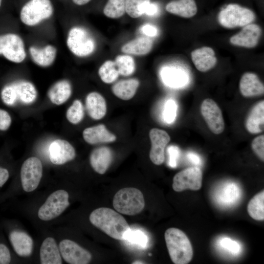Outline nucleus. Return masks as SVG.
<instances>
[{
  "label": "nucleus",
  "mask_w": 264,
  "mask_h": 264,
  "mask_svg": "<svg viewBox=\"0 0 264 264\" xmlns=\"http://www.w3.org/2000/svg\"><path fill=\"white\" fill-rule=\"evenodd\" d=\"M91 223L111 238L124 241L131 228L125 218L115 211L100 207L90 214Z\"/></svg>",
  "instance_id": "1"
},
{
  "label": "nucleus",
  "mask_w": 264,
  "mask_h": 264,
  "mask_svg": "<svg viewBox=\"0 0 264 264\" xmlns=\"http://www.w3.org/2000/svg\"><path fill=\"white\" fill-rule=\"evenodd\" d=\"M165 240L172 261L175 264H187L192 260L193 251L186 235L181 230L170 228L164 234Z\"/></svg>",
  "instance_id": "2"
},
{
  "label": "nucleus",
  "mask_w": 264,
  "mask_h": 264,
  "mask_svg": "<svg viewBox=\"0 0 264 264\" xmlns=\"http://www.w3.org/2000/svg\"><path fill=\"white\" fill-rule=\"evenodd\" d=\"M114 208L121 214L133 216L140 213L145 206L142 193L133 187L123 188L117 191L113 198Z\"/></svg>",
  "instance_id": "3"
},
{
  "label": "nucleus",
  "mask_w": 264,
  "mask_h": 264,
  "mask_svg": "<svg viewBox=\"0 0 264 264\" xmlns=\"http://www.w3.org/2000/svg\"><path fill=\"white\" fill-rule=\"evenodd\" d=\"M53 11L50 0H30L22 7L20 18L24 24L33 26L49 19Z\"/></svg>",
  "instance_id": "4"
},
{
  "label": "nucleus",
  "mask_w": 264,
  "mask_h": 264,
  "mask_svg": "<svg viewBox=\"0 0 264 264\" xmlns=\"http://www.w3.org/2000/svg\"><path fill=\"white\" fill-rule=\"evenodd\" d=\"M255 19V15L251 10L235 3L228 4L218 15L219 23L226 28L243 27Z\"/></svg>",
  "instance_id": "5"
},
{
  "label": "nucleus",
  "mask_w": 264,
  "mask_h": 264,
  "mask_svg": "<svg viewBox=\"0 0 264 264\" xmlns=\"http://www.w3.org/2000/svg\"><path fill=\"white\" fill-rule=\"evenodd\" d=\"M69 50L80 57L91 54L95 49V42L90 34L84 28L75 26L71 28L66 39Z\"/></svg>",
  "instance_id": "6"
},
{
  "label": "nucleus",
  "mask_w": 264,
  "mask_h": 264,
  "mask_svg": "<svg viewBox=\"0 0 264 264\" xmlns=\"http://www.w3.org/2000/svg\"><path fill=\"white\" fill-rule=\"evenodd\" d=\"M69 195L64 190L51 194L38 212L39 218L44 221L54 219L60 216L69 205Z\"/></svg>",
  "instance_id": "7"
},
{
  "label": "nucleus",
  "mask_w": 264,
  "mask_h": 264,
  "mask_svg": "<svg viewBox=\"0 0 264 264\" xmlns=\"http://www.w3.org/2000/svg\"><path fill=\"white\" fill-rule=\"evenodd\" d=\"M0 55L15 63L24 61L26 53L22 38L12 33L0 35Z\"/></svg>",
  "instance_id": "8"
},
{
  "label": "nucleus",
  "mask_w": 264,
  "mask_h": 264,
  "mask_svg": "<svg viewBox=\"0 0 264 264\" xmlns=\"http://www.w3.org/2000/svg\"><path fill=\"white\" fill-rule=\"evenodd\" d=\"M43 174V166L40 160L31 157L25 160L21 169V180L23 190L30 192L38 186Z\"/></svg>",
  "instance_id": "9"
},
{
  "label": "nucleus",
  "mask_w": 264,
  "mask_h": 264,
  "mask_svg": "<svg viewBox=\"0 0 264 264\" xmlns=\"http://www.w3.org/2000/svg\"><path fill=\"white\" fill-rule=\"evenodd\" d=\"M202 173L197 167L186 168L174 176L172 187L176 192H181L186 189L198 190L202 186Z\"/></svg>",
  "instance_id": "10"
},
{
  "label": "nucleus",
  "mask_w": 264,
  "mask_h": 264,
  "mask_svg": "<svg viewBox=\"0 0 264 264\" xmlns=\"http://www.w3.org/2000/svg\"><path fill=\"white\" fill-rule=\"evenodd\" d=\"M201 113L210 131L219 134L224 129V122L221 110L217 104L211 99L204 100L200 107Z\"/></svg>",
  "instance_id": "11"
},
{
  "label": "nucleus",
  "mask_w": 264,
  "mask_h": 264,
  "mask_svg": "<svg viewBox=\"0 0 264 264\" xmlns=\"http://www.w3.org/2000/svg\"><path fill=\"white\" fill-rule=\"evenodd\" d=\"M59 250L64 260L70 264H87L92 259L89 252L70 240H62L59 243Z\"/></svg>",
  "instance_id": "12"
},
{
  "label": "nucleus",
  "mask_w": 264,
  "mask_h": 264,
  "mask_svg": "<svg viewBox=\"0 0 264 264\" xmlns=\"http://www.w3.org/2000/svg\"><path fill=\"white\" fill-rule=\"evenodd\" d=\"M149 136L152 143L150 158L154 164L161 165L164 161V149L170 137L166 132L157 128L151 130Z\"/></svg>",
  "instance_id": "13"
},
{
  "label": "nucleus",
  "mask_w": 264,
  "mask_h": 264,
  "mask_svg": "<svg viewBox=\"0 0 264 264\" xmlns=\"http://www.w3.org/2000/svg\"><path fill=\"white\" fill-rule=\"evenodd\" d=\"M262 31L256 24L250 23L230 38V43L236 46L246 48L255 47L259 43Z\"/></svg>",
  "instance_id": "14"
},
{
  "label": "nucleus",
  "mask_w": 264,
  "mask_h": 264,
  "mask_svg": "<svg viewBox=\"0 0 264 264\" xmlns=\"http://www.w3.org/2000/svg\"><path fill=\"white\" fill-rule=\"evenodd\" d=\"M76 155L73 146L67 141L56 139L49 147V157L55 165H62L73 160Z\"/></svg>",
  "instance_id": "15"
},
{
  "label": "nucleus",
  "mask_w": 264,
  "mask_h": 264,
  "mask_svg": "<svg viewBox=\"0 0 264 264\" xmlns=\"http://www.w3.org/2000/svg\"><path fill=\"white\" fill-rule=\"evenodd\" d=\"M191 59L197 69L201 72H206L216 65L217 59L213 49L203 46L192 51Z\"/></svg>",
  "instance_id": "16"
},
{
  "label": "nucleus",
  "mask_w": 264,
  "mask_h": 264,
  "mask_svg": "<svg viewBox=\"0 0 264 264\" xmlns=\"http://www.w3.org/2000/svg\"><path fill=\"white\" fill-rule=\"evenodd\" d=\"M9 240L15 252L20 256H29L33 250V242L25 232L17 230L10 231Z\"/></svg>",
  "instance_id": "17"
},
{
  "label": "nucleus",
  "mask_w": 264,
  "mask_h": 264,
  "mask_svg": "<svg viewBox=\"0 0 264 264\" xmlns=\"http://www.w3.org/2000/svg\"><path fill=\"white\" fill-rule=\"evenodd\" d=\"M239 88L242 95L249 97L264 94V86L258 76L252 72L244 73L240 81Z\"/></svg>",
  "instance_id": "18"
},
{
  "label": "nucleus",
  "mask_w": 264,
  "mask_h": 264,
  "mask_svg": "<svg viewBox=\"0 0 264 264\" xmlns=\"http://www.w3.org/2000/svg\"><path fill=\"white\" fill-rule=\"evenodd\" d=\"M33 62L42 67H48L55 61L57 54L56 48L52 44L41 47L31 46L29 48Z\"/></svg>",
  "instance_id": "19"
},
{
  "label": "nucleus",
  "mask_w": 264,
  "mask_h": 264,
  "mask_svg": "<svg viewBox=\"0 0 264 264\" xmlns=\"http://www.w3.org/2000/svg\"><path fill=\"white\" fill-rule=\"evenodd\" d=\"M111 150L107 147L94 149L90 155V163L93 170L99 174L106 173L112 160Z\"/></svg>",
  "instance_id": "20"
},
{
  "label": "nucleus",
  "mask_w": 264,
  "mask_h": 264,
  "mask_svg": "<svg viewBox=\"0 0 264 264\" xmlns=\"http://www.w3.org/2000/svg\"><path fill=\"white\" fill-rule=\"evenodd\" d=\"M42 264H61L62 258L60 250L55 239L48 237L44 240L40 251Z\"/></svg>",
  "instance_id": "21"
},
{
  "label": "nucleus",
  "mask_w": 264,
  "mask_h": 264,
  "mask_svg": "<svg viewBox=\"0 0 264 264\" xmlns=\"http://www.w3.org/2000/svg\"><path fill=\"white\" fill-rule=\"evenodd\" d=\"M241 194L240 187L235 183L230 182L220 187L217 191L215 198L219 204L229 206L239 200Z\"/></svg>",
  "instance_id": "22"
},
{
  "label": "nucleus",
  "mask_w": 264,
  "mask_h": 264,
  "mask_svg": "<svg viewBox=\"0 0 264 264\" xmlns=\"http://www.w3.org/2000/svg\"><path fill=\"white\" fill-rule=\"evenodd\" d=\"M83 136L90 144L111 142L116 140L115 135L108 131L103 124L86 128L83 131Z\"/></svg>",
  "instance_id": "23"
},
{
  "label": "nucleus",
  "mask_w": 264,
  "mask_h": 264,
  "mask_svg": "<svg viewBox=\"0 0 264 264\" xmlns=\"http://www.w3.org/2000/svg\"><path fill=\"white\" fill-rule=\"evenodd\" d=\"M86 107L88 115L93 119H101L106 113L107 106L105 100L98 92H92L87 95Z\"/></svg>",
  "instance_id": "24"
},
{
  "label": "nucleus",
  "mask_w": 264,
  "mask_h": 264,
  "mask_svg": "<svg viewBox=\"0 0 264 264\" xmlns=\"http://www.w3.org/2000/svg\"><path fill=\"white\" fill-rule=\"evenodd\" d=\"M247 130L251 133L257 134L264 130V101L257 104L251 110L245 123Z\"/></svg>",
  "instance_id": "25"
},
{
  "label": "nucleus",
  "mask_w": 264,
  "mask_h": 264,
  "mask_svg": "<svg viewBox=\"0 0 264 264\" xmlns=\"http://www.w3.org/2000/svg\"><path fill=\"white\" fill-rule=\"evenodd\" d=\"M197 9L195 0H174L166 6V10L168 12L185 18L195 16Z\"/></svg>",
  "instance_id": "26"
},
{
  "label": "nucleus",
  "mask_w": 264,
  "mask_h": 264,
  "mask_svg": "<svg viewBox=\"0 0 264 264\" xmlns=\"http://www.w3.org/2000/svg\"><path fill=\"white\" fill-rule=\"evenodd\" d=\"M163 82L167 86L178 88L187 83L188 76L182 69L175 67H165L161 71Z\"/></svg>",
  "instance_id": "27"
},
{
  "label": "nucleus",
  "mask_w": 264,
  "mask_h": 264,
  "mask_svg": "<svg viewBox=\"0 0 264 264\" xmlns=\"http://www.w3.org/2000/svg\"><path fill=\"white\" fill-rule=\"evenodd\" d=\"M71 92V86L69 82L62 80L55 83L50 88L48 95L52 103L59 105L69 99Z\"/></svg>",
  "instance_id": "28"
},
{
  "label": "nucleus",
  "mask_w": 264,
  "mask_h": 264,
  "mask_svg": "<svg viewBox=\"0 0 264 264\" xmlns=\"http://www.w3.org/2000/svg\"><path fill=\"white\" fill-rule=\"evenodd\" d=\"M152 40L148 37H139L124 44L121 51L127 54L144 55L149 53L153 47Z\"/></svg>",
  "instance_id": "29"
},
{
  "label": "nucleus",
  "mask_w": 264,
  "mask_h": 264,
  "mask_svg": "<svg viewBox=\"0 0 264 264\" xmlns=\"http://www.w3.org/2000/svg\"><path fill=\"white\" fill-rule=\"evenodd\" d=\"M18 101L24 104L33 103L36 99L37 92L33 84L26 81H20L12 83Z\"/></svg>",
  "instance_id": "30"
},
{
  "label": "nucleus",
  "mask_w": 264,
  "mask_h": 264,
  "mask_svg": "<svg viewBox=\"0 0 264 264\" xmlns=\"http://www.w3.org/2000/svg\"><path fill=\"white\" fill-rule=\"evenodd\" d=\"M139 85L138 80L135 79L122 80L112 86V91L118 98L124 100H128L133 97Z\"/></svg>",
  "instance_id": "31"
},
{
  "label": "nucleus",
  "mask_w": 264,
  "mask_h": 264,
  "mask_svg": "<svg viewBox=\"0 0 264 264\" xmlns=\"http://www.w3.org/2000/svg\"><path fill=\"white\" fill-rule=\"evenodd\" d=\"M249 216L257 220H264V191L256 195L249 201L247 205Z\"/></svg>",
  "instance_id": "32"
},
{
  "label": "nucleus",
  "mask_w": 264,
  "mask_h": 264,
  "mask_svg": "<svg viewBox=\"0 0 264 264\" xmlns=\"http://www.w3.org/2000/svg\"><path fill=\"white\" fill-rule=\"evenodd\" d=\"M98 73L102 81L107 84L115 81L119 75L115 62L110 60L103 64L99 69Z\"/></svg>",
  "instance_id": "33"
},
{
  "label": "nucleus",
  "mask_w": 264,
  "mask_h": 264,
  "mask_svg": "<svg viewBox=\"0 0 264 264\" xmlns=\"http://www.w3.org/2000/svg\"><path fill=\"white\" fill-rule=\"evenodd\" d=\"M119 74L123 76L132 75L135 69L134 61L132 57L127 55H118L114 61Z\"/></svg>",
  "instance_id": "34"
},
{
  "label": "nucleus",
  "mask_w": 264,
  "mask_h": 264,
  "mask_svg": "<svg viewBox=\"0 0 264 264\" xmlns=\"http://www.w3.org/2000/svg\"><path fill=\"white\" fill-rule=\"evenodd\" d=\"M107 17L117 19L122 17L125 12V0H108L104 10Z\"/></svg>",
  "instance_id": "35"
},
{
  "label": "nucleus",
  "mask_w": 264,
  "mask_h": 264,
  "mask_svg": "<svg viewBox=\"0 0 264 264\" xmlns=\"http://www.w3.org/2000/svg\"><path fill=\"white\" fill-rule=\"evenodd\" d=\"M124 240L139 248L144 249L148 246V236L141 230L131 229Z\"/></svg>",
  "instance_id": "36"
},
{
  "label": "nucleus",
  "mask_w": 264,
  "mask_h": 264,
  "mask_svg": "<svg viewBox=\"0 0 264 264\" xmlns=\"http://www.w3.org/2000/svg\"><path fill=\"white\" fill-rule=\"evenodd\" d=\"M84 115V108L81 102L75 100L66 111V118L69 122L73 124L79 123Z\"/></svg>",
  "instance_id": "37"
},
{
  "label": "nucleus",
  "mask_w": 264,
  "mask_h": 264,
  "mask_svg": "<svg viewBox=\"0 0 264 264\" xmlns=\"http://www.w3.org/2000/svg\"><path fill=\"white\" fill-rule=\"evenodd\" d=\"M176 110L177 105L174 100L169 99L166 101L163 113V118L166 123L171 124L175 121L176 116Z\"/></svg>",
  "instance_id": "38"
},
{
  "label": "nucleus",
  "mask_w": 264,
  "mask_h": 264,
  "mask_svg": "<svg viewBox=\"0 0 264 264\" xmlns=\"http://www.w3.org/2000/svg\"><path fill=\"white\" fill-rule=\"evenodd\" d=\"M1 97L2 101L9 106L13 105L18 101L12 83L3 87L1 92Z\"/></svg>",
  "instance_id": "39"
},
{
  "label": "nucleus",
  "mask_w": 264,
  "mask_h": 264,
  "mask_svg": "<svg viewBox=\"0 0 264 264\" xmlns=\"http://www.w3.org/2000/svg\"><path fill=\"white\" fill-rule=\"evenodd\" d=\"M219 244L223 249L233 255H238L241 251L240 244L229 238H221L219 241Z\"/></svg>",
  "instance_id": "40"
},
{
  "label": "nucleus",
  "mask_w": 264,
  "mask_h": 264,
  "mask_svg": "<svg viewBox=\"0 0 264 264\" xmlns=\"http://www.w3.org/2000/svg\"><path fill=\"white\" fill-rule=\"evenodd\" d=\"M143 0H125V11L132 18H137L142 14L140 7Z\"/></svg>",
  "instance_id": "41"
},
{
  "label": "nucleus",
  "mask_w": 264,
  "mask_h": 264,
  "mask_svg": "<svg viewBox=\"0 0 264 264\" xmlns=\"http://www.w3.org/2000/svg\"><path fill=\"white\" fill-rule=\"evenodd\" d=\"M251 148L255 154L264 161V135L255 137L251 143Z\"/></svg>",
  "instance_id": "42"
},
{
  "label": "nucleus",
  "mask_w": 264,
  "mask_h": 264,
  "mask_svg": "<svg viewBox=\"0 0 264 264\" xmlns=\"http://www.w3.org/2000/svg\"><path fill=\"white\" fill-rule=\"evenodd\" d=\"M140 11L142 15L153 16L155 15L158 12V7L155 3H152L150 0H143L140 7Z\"/></svg>",
  "instance_id": "43"
},
{
  "label": "nucleus",
  "mask_w": 264,
  "mask_h": 264,
  "mask_svg": "<svg viewBox=\"0 0 264 264\" xmlns=\"http://www.w3.org/2000/svg\"><path fill=\"white\" fill-rule=\"evenodd\" d=\"M11 260L9 248L4 242H0V264H10Z\"/></svg>",
  "instance_id": "44"
},
{
  "label": "nucleus",
  "mask_w": 264,
  "mask_h": 264,
  "mask_svg": "<svg viewBox=\"0 0 264 264\" xmlns=\"http://www.w3.org/2000/svg\"><path fill=\"white\" fill-rule=\"evenodd\" d=\"M168 152L169 155V165L172 168H176L179 155V148L176 146H171L168 149Z\"/></svg>",
  "instance_id": "45"
},
{
  "label": "nucleus",
  "mask_w": 264,
  "mask_h": 264,
  "mask_svg": "<svg viewBox=\"0 0 264 264\" xmlns=\"http://www.w3.org/2000/svg\"><path fill=\"white\" fill-rule=\"evenodd\" d=\"M11 118L8 113L0 109V130L6 131L10 126Z\"/></svg>",
  "instance_id": "46"
},
{
  "label": "nucleus",
  "mask_w": 264,
  "mask_h": 264,
  "mask_svg": "<svg viewBox=\"0 0 264 264\" xmlns=\"http://www.w3.org/2000/svg\"><path fill=\"white\" fill-rule=\"evenodd\" d=\"M141 31L149 37H155L157 34V30L155 26L150 24H145L140 28Z\"/></svg>",
  "instance_id": "47"
},
{
  "label": "nucleus",
  "mask_w": 264,
  "mask_h": 264,
  "mask_svg": "<svg viewBox=\"0 0 264 264\" xmlns=\"http://www.w3.org/2000/svg\"><path fill=\"white\" fill-rule=\"evenodd\" d=\"M9 177V172L5 168L0 166V188L6 182Z\"/></svg>",
  "instance_id": "48"
},
{
  "label": "nucleus",
  "mask_w": 264,
  "mask_h": 264,
  "mask_svg": "<svg viewBox=\"0 0 264 264\" xmlns=\"http://www.w3.org/2000/svg\"><path fill=\"white\" fill-rule=\"evenodd\" d=\"M189 159L194 164L199 165L201 164V160L199 156L193 153H189L188 154Z\"/></svg>",
  "instance_id": "49"
},
{
  "label": "nucleus",
  "mask_w": 264,
  "mask_h": 264,
  "mask_svg": "<svg viewBox=\"0 0 264 264\" xmlns=\"http://www.w3.org/2000/svg\"><path fill=\"white\" fill-rule=\"evenodd\" d=\"M90 0H72L73 2L78 5H83L88 3Z\"/></svg>",
  "instance_id": "50"
},
{
  "label": "nucleus",
  "mask_w": 264,
  "mask_h": 264,
  "mask_svg": "<svg viewBox=\"0 0 264 264\" xmlns=\"http://www.w3.org/2000/svg\"><path fill=\"white\" fill-rule=\"evenodd\" d=\"M133 264H144V263L142 262H140V261H135L133 263H132Z\"/></svg>",
  "instance_id": "51"
},
{
  "label": "nucleus",
  "mask_w": 264,
  "mask_h": 264,
  "mask_svg": "<svg viewBox=\"0 0 264 264\" xmlns=\"http://www.w3.org/2000/svg\"><path fill=\"white\" fill-rule=\"evenodd\" d=\"M2 3V0H0V9L1 7Z\"/></svg>",
  "instance_id": "52"
}]
</instances>
